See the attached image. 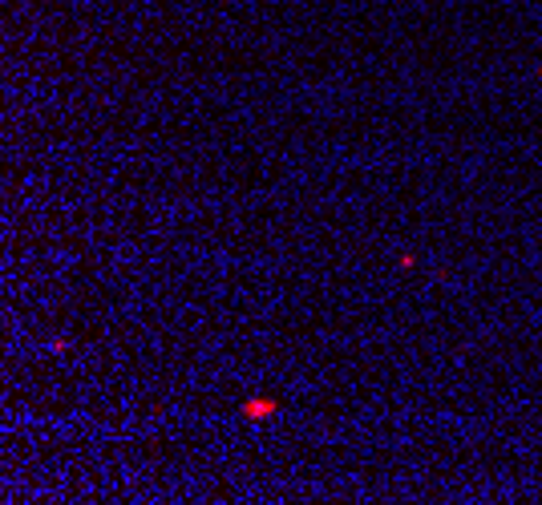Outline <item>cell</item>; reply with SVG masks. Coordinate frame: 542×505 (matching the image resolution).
I'll return each instance as SVG.
<instances>
[{
  "label": "cell",
  "mask_w": 542,
  "mask_h": 505,
  "mask_svg": "<svg viewBox=\"0 0 542 505\" xmlns=\"http://www.w3.org/2000/svg\"><path fill=\"white\" fill-rule=\"evenodd\" d=\"M275 412V405H271L268 396H259V400H247L243 405V416H251V421H259V416H271Z\"/></svg>",
  "instance_id": "cell-1"
}]
</instances>
